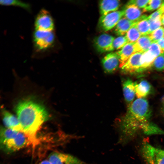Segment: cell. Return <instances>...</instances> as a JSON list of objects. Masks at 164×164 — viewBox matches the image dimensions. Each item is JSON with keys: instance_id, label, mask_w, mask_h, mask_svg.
Masks as SVG:
<instances>
[{"instance_id": "cell-9", "label": "cell", "mask_w": 164, "mask_h": 164, "mask_svg": "<svg viewBox=\"0 0 164 164\" xmlns=\"http://www.w3.org/2000/svg\"><path fill=\"white\" fill-rule=\"evenodd\" d=\"M115 38L107 34H103L96 37L94 41L95 46L100 53L113 51L114 50L113 42Z\"/></svg>"}, {"instance_id": "cell-34", "label": "cell", "mask_w": 164, "mask_h": 164, "mask_svg": "<svg viewBox=\"0 0 164 164\" xmlns=\"http://www.w3.org/2000/svg\"><path fill=\"white\" fill-rule=\"evenodd\" d=\"M161 22L162 25L164 27V14L162 15V17L161 19Z\"/></svg>"}, {"instance_id": "cell-10", "label": "cell", "mask_w": 164, "mask_h": 164, "mask_svg": "<svg viewBox=\"0 0 164 164\" xmlns=\"http://www.w3.org/2000/svg\"><path fill=\"white\" fill-rule=\"evenodd\" d=\"M142 53H135L121 68L126 74H134L142 72L140 58Z\"/></svg>"}, {"instance_id": "cell-6", "label": "cell", "mask_w": 164, "mask_h": 164, "mask_svg": "<svg viewBox=\"0 0 164 164\" xmlns=\"http://www.w3.org/2000/svg\"><path fill=\"white\" fill-rule=\"evenodd\" d=\"M124 16L123 10L117 11L101 15L98 21L100 29L107 31L115 27L117 24Z\"/></svg>"}, {"instance_id": "cell-3", "label": "cell", "mask_w": 164, "mask_h": 164, "mask_svg": "<svg viewBox=\"0 0 164 164\" xmlns=\"http://www.w3.org/2000/svg\"><path fill=\"white\" fill-rule=\"evenodd\" d=\"M37 139L22 131L15 136L0 144V148L6 153H12L19 151L30 145H35Z\"/></svg>"}, {"instance_id": "cell-19", "label": "cell", "mask_w": 164, "mask_h": 164, "mask_svg": "<svg viewBox=\"0 0 164 164\" xmlns=\"http://www.w3.org/2000/svg\"><path fill=\"white\" fill-rule=\"evenodd\" d=\"M152 42L148 35L142 36L135 43V53H143L148 50Z\"/></svg>"}, {"instance_id": "cell-22", "label": "cell", "mask_w": 164, "mask_h": 164, "mask_svg": "<svg viewBox=\"0 0 164 164\" xmlns=\"http://www.w3.org/2000/svg\"><path fill=\"white\" fill-rule=\"evenodd\" d=\"M19 132L1 126L0 131V144L15 136Z\"/></svg>"}, {"instance_id": "cell-25", "label": "cell", "mask_w": 164, "mask_h": 164, "mask_svg": "<svg viewBox=\"0 0 164 164\" xmlns=\"http://www.w3.org/2000/svg\"><path fill=\"white\" fill-rule=\"evenodd\" d=\"M164 3V0H149L143 12H151L159 9Z\"/></svg>"}, {"instance_id": "cell-7", "label": "cell", "mask_w": 164, "mask_h": 164, "mask_svg": "<svg viewBox=\"0 0 164 164\" xmlns=\"http://www.w3.org/2000/svg\"><path fill=\"white\" fill-rule=\"evenodd\" d=\"M34 26L35 30L42 31H53L54 23L50 13L45 9H41L36 16Z\"/></svg>"}, {"instance_id": "cell-12", "label": "cell", "mask_w": 164, "mask_h": 164, "mask_svg": "<svg viewBox=\"0 0 164 164\" xmlns=\"http://www.w3.org/2000/svg\"><path fill=\"white\" fill-rule=\"evenodd\" d=\"M2 115L3 123L6 127L16 131H22V128L17 117L5 108H2Z\"/></svg>"}, {"instance_id": "cell-5", "label": "cell", "mask_w": 164, "mask_h": 164, "mask_svg": "<svg viewBox=\"0 0 164 164\" xmlns=\"http://www.w3.org/2000/svg\"><path fill=\"white\" fill-rule=\"evenodd\" d=\"M34 45L39 51L46 50L51 48L55 40L53 31H45L35 30L33 35Z\"/></svg>"}, {"instance_id": "cell-27", "label": "cell", "mask_w": 164, "mask_h": 164, "mask_svg": "<svg viewBox=\"0 0 164 164\" xmlns=\"http://www.w3.org/2000/svg\"><path fill=\"white\" fill-rule=\"evenodd\" d=\"M128 43L125 36H120L115 38L113 42V47L114 50L121 49Z\"/></svg>"}, {"instance_id": "cell-13", "label": "cell", "mask_w": 164, "mask_h": 164, "mask_svg": "<svg viewBox=\"0 0 164 164\" xmlns=\"http://www.w3.org/2000/svg\"><path fill=\"white\" fill-rule=\"evenodd\" d=\"M124 16L128 20L137 22L145 15H142L143 11L134 5L127 3L124 9Z\"/></svg>"}, {"instance_id": "cell-28", "label": "cell", "mask_w": 164, "mask_h": 164, "mask_svg": "<svg viewBox=\"0 0 164 164\" xmlns=\"http://www.w3.org/2000/svg\"><path fill=\"white\" fill-rule=\"evenodd\" d=\"M161 19L162 18L160 17L154 19H148L149 25V34L161 27Z\"/></svg>"}, {"instance_id": "cell-30", "label": "cell", "mask_w": 164, "mask_h": 164, "mask_svg": "<svg viewBox=\"0 0 164 164\" xmlns=\"http://www.w3.org/2000/svg\"><path fill=\"white\" fill-rule=\"evenodd\" d=\"M148 50L156 57L162 54V51L157 43H152L150 46Z\"/></svg>"}, {"instance_id": "cell-18", "label": "cell", "mask_w": 164, "mask_h": 164, "mask_svg": "<svg viewBox=\"0 0 164 164\" xmlns=\"http://www.w3.org/2000/svg\"><path fill=\"white\" fill-rule=\"evenodd\" d=\"M135 94L138 98L145 97L151 92V84L146 80H142L138 83H135Z\"/></svg>"}, {"instance_id": "cell-2", "label": "cell", "mask_w": 164, "mask_h": 164, "mask_svg": "<svg viewBox=\"0 0 164 164\" xmlns=\"http://www.w3.org/2000/svg\"><path fill=\"white\" fill-rule=\"evenodd\" d=\"M15 110L22 127V132L37 139V132L50 118L43 105L34 98L28 97L20 101Z\"/></svg>"}, {"instance_id": "cell-8", "label": "cell", "mask_w": 164, "mask_h": 164, "mask_svg": "<svg viewBox=\"0 0 164 164\" xmlns=\"http://www.w3.org/2000/svg\"><path fill=\"white\" fill-rule=\"evenodd\" d=\"M48 159L52 164H89L71 154L58 152L51 153Z\"/></svg>"}, {"instance_id": "cell-23", "label": "cell", "mask_w": 164, "mask_h": 164, "mask_svg": "<svg viewBox=\"0 0 164 164\" xmlns=\"http://www.w3.org/2000/svg\"><path fill=\"white\" fill-rule=\"evenodd\" d=\"M141 34L135 25L133 26L125 34L128 43H135L140 37Z\"/></svg>"}, {"instance_id": "cell-29", "label": "cell", "mask_w": 164, "mask_h": 164, "mask_svg": "<svg viewBox=\"0 0 164 164\" xmlns=\"http://www.w3.org/2000/svg\"><path fill=\"white\" fill-rule=\"evenodd\" d=\"M152 66L157 70H164V53L157 57L155 59Z\"/></svg>"}, {"instance_id": "cell-20", "label": "cell", "mask_w": 164, "mask_h": 164, "mask_svg": "<svg viewBox=\"0 0 164 164\" xmlns=\"http://www.w3.org/2000/svg\"><path fill=\"white\" fill-rule=\"evenodd\" d=\"M156 58L148 50L143 53L140 60L142 72L152 66Z\"/></svg>"}, {"instance_id": "cell-21", "label": "cell", "mask_w": 164, "mask_h": 164, "mask_svg": "<svg viewBox=\"0 0 164 164\" xmlns=\"http://www.w3.org/2000/svg\"><path fill=\"white\" fill-rule=\"evenodd\" d=\"M147 17V16L145 15L141 20L135 24L136 26L142 36L148 35L149 34V25Z\"/></svg>"}, {"instance_id": "cell-26", "label": "cell", "mask_w": 164, "mask_h": 164, "mask_svg": "<svg viewBox=\"0 0 164 164\" xmlns=\"http://www.w3.org/2000/svg\"><path fill=\"white\" fill-rule=\"evenodd\" d=\"M148 35L152 43H157L164 37V28L161 26Z\"/></svg>"}, {"instance_id": "cell-32", "label": "cell", "mask_w": 164, "mask_h": 164, "mask_svg": "<svg viewBox=\"0 0 164 164\" xmlns=\"http://www.w3.org/2000/svg\"><path fill=\"white\" fill-rule=\"evenodd\" d=\"M157 43L164 53V37L159 40Z\"/></svg>"}, {"instance_id": "cell-31", "label": "cell", "mask_w": 164, "mask_h": 164, "mask_svg": "<svg viewBox=\"0 0 164 164\" xmlns=\"http://www.w3.org/2000/svg\"><path fill=\"white\" fill-rule=\"evenodd\" d=\"M149 0H132L127 3L135 5L140 9H144L147 6Z\"/></svg>"}, {"instance_id": "cell-1", "label": "cell", "mask_w": 164, "mask_h": 164, "mask_svg": "<svg viewBox=\"0 0 164 164\" xmlns=\"http://www.w3.org/2000/svg\"><path fill=\"white\" fill-rule=\"evenodd\" d=\"M150 112L147 100L138 98L129 105L126 113L117 122L119 142L125 143L140 132L145 135H164V131L150 121Z\"/></svg>"}, {"instance_id": "cell-24", "label": "cell", "mask_w": 164, "mask_h": 164, "mask_svg": "<svg viewBox=\"0 0 164 164\" xmlns=\"http://www.w3.org/2000/svg\"><path fill=\"white\" fill-rule=\"evenodd\" d=\"M1 5H14L21 7L29 11L30 10V6L27 3L20 1L3 0L0 1Z\"/></svg>"}, {"instance_id": "cell-4", "label": "cell", "mask_w": 164, "mask_h": 164, "mask_svg": "<svg viewBox=\"0 0 164 164\" xmlns=\"http://www.w3.org/2000/svg\"><path fill=\"white\" fill-rule=\"evenodd\" d=\"M141 152L147 164H164V150L145 142L142 145Z\"/></svg>"}, {"instance_id": "cell-17", "label": "cell", "mask_w": 164, "mask_h": 164, "mask_svg": "<svg viewBox=\"0 0 164 164\" xmlns=\"http://www.w3.org/2000/svg\"><path fill=\"white\" fill-rule=\"evenodd\" d=\"M136 22L130 21L125 17H123L119 21L114 29V32L117 35L123 36Z\"/></svg>"}, {"instance_id": "cell-16", "label": "cell", "mask_w": 164, "mask_h": 164, "mask_svg": "<svg viewBox=\"0 0 164 164\" xmlns=\"http://www.w3.org/2000/svg\"><path fill=\"white\" fill-rule=\"evenodd\" d=\"M123 91L125 101L129 105H130L135 94V83L130 79L125 81L123 84Z\"/></svg>"}, {"instance_id": "cell-11", "label": "cell", "mask_w": 164, "mask_h": 164, "mask_svg": "<svg viewBox=\"0 0 164 164\" xmlns=\"http://www.w3.org/2000/svg\"><path fill=\"white\" fill-rule=\"evenodd\" d=\"M101 62L104 70L107 73H112L115 70L120 64L117 52L107 54L102 58Z\"/></svg>"}, {"instance_id": "cell-33", "label": "cell", "mask_w": 164, "mask_h": 164, "mask_svg": "<svg viewBox=\"0 0 164 164\" xmlns=\"http://www.w3.org/2000/svg\"><path fill=\"white\" fill-rule=\"evenodd\" d=\"M38 164H52L48 159L44 160L40 162Z\"/></svg>"}, {"instance_id": "cell-15", "label": "cell", "mask_w": 164, "mask_h": 164, "mask_svg": "<svg viewBox=\"0 0 164 164\" xmlns=\"http://www.w3.org/2000/svg\"><path fill=\"white\" fill-rule=\"evenodd\" d=\"M121 2L118 0H104L99 2L100 12L101 15L117 11Z\"/></svg>"}, {"instance_id": "cell-14", "label": "cell", "mask_w": 164, "mask_h": 164, "mask_svg": "<svg viewBox=\"0 0 164 164\" xmlns=\"http://www.w3.org/2000/svg\"><path fill=\"white\" fill-rule=\"evenodd\" d=\"M134 44L135 43H128L120 50L117 52L119 59L120 67H122L130 57L135 53Z\"/></svg>"}]
</instances>
